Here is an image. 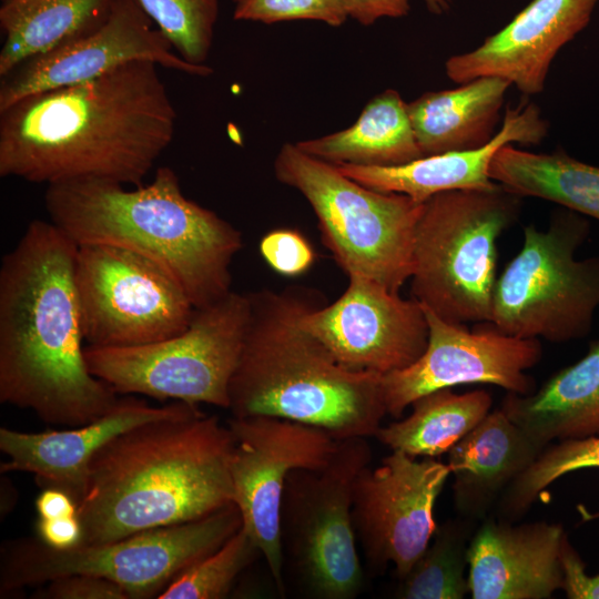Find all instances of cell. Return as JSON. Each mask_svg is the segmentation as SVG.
Here are the masks:
<instances>
[{
  "label": "cell",
  "instance_id": "836d02e7",
  "mask_svg": "<svg viewBox=\"0 0 599 599\" xmlns=\"http://www.w3.org/2000/svg\"><path fill=\"white\" fill-rule=\"evenodd\" d=\"M260 253L274 272L290 277L306 273L316 258L308 240L293 229H276L266 233L261 238Z\"/></svg>",
  "mask_w": 599,
  "mask_h": 599
},
{
  "label": "cell",
  "instance_id": "d6a6232c",
  "mask_svg": "<svg viewBox=\"0 0 599 599\" xmlns=\"http://www.w3.org/2000/svg\"><path fill=\"white\" fill-rule=\"evenodd\" d=\"M235 20L275 23L317 20L332 27L348 18L339 0H235Z\"/></svg>",
  "mask_w": 599,
  "mask_h": 599
},
{
  "label": "cell",
  "instance_id": "6da1fadb",
  "mask_svg": "<svg viewBox=\"0 0 599 599\" xmlns=\"http://www.w3.org/2000/svg\"><path fill=\"white\" fill-rule=\"evenodd\" d=\"M158 67L133 61L0 111V176L47 185L81 179L141 185L175 130Z\"/></svg>",
  "mask_w": 599,
  "mask_h": 599
},
{
  "label": "cell",
  "instance_id": "f35d334b",
  "mask_svg": "<svg viewBox=\"0 0 599 599\" xmlns=\"http://www.w3.org/2000/svg\"><path fill=\"white\" fill-rule=\"evenodd\" d=\"M39 518L51 519L78 515V502L64 490L43 488L35 500Z\"/></svg>",
  "mask_w": 599,
  "mask_h": 599
},
{
  "label": "cell",
  "instance_id": "cb8c5ba5",
  "mask_svg": "<svg viewBox=\"0 0 599 599\" xmlns=\"http://www.w3.org/2000/svg\"><path fill=\"white\" fill-rule=\"evenodd\" d=\"M510 82L480 77L407 103L423 155L480 148L495 136Z\"/></svg>",
  "mask_w": 599,
  "mask_h": 599
},
{
  "label": "cell",
  "instance_id": "74e56055",
  "mask_svg": "<svg viewBox=\"0 0 599 599\" xmlns=\"http://www.w3.org/2000/svg\"><path fill=\"white\" fill-rule=\"evenodd\" d=\"M348 17L369 26L380 18H399L409 11V0H339Z\"/></svg>",
  "mask_w": 599,
  "mask_h": 599
},
{
  "label": "cell",
  "instance_id": "f1b7e54d",
  "mask_svg": "<svg viewBox=\"0 0 599 599\" xmlns=\"http://www.w3.org/2000/svg\"><path fill=\"white\" fill-rule=\"evenodd\" d=\"M476 520L458 517L437 528L423 554L400 579L396 597L404 599H463L470 595L468 548Z\"/></svg>",
  "mask_w": 599,
  "mask_h": 599
},
{
  "label": "cell",
  "instance_id": "3957f363",
  "mask_svg": "<svg viewBox=\"0 0 599 599\" xmlns=\"http://www.w3.org/2000/svg\"><path fill=\"white\" fill-rule=\"evenodd\" d=\"M229 425L199 407L123 432L93 456L80 545L203 518L233 502Z\"/></svg>",
  "mask_w": 599,
  "mask_h": 599
},
{
  "label": "cell",
  "instance_id": "4316f807",
  "mask_svg": "<svg viewBox=\"0 0 599 599\" xmlns=\"http://www.w3.org/2000/svg\"><path fill=\"white\" fill-rule=\"evenodd\" d=\"M490 177L520 197L554 202L599 221V167L562 150L535 153L507 144L495 155Z\"/></svg>",
  "mask_w": 599,
  "mask_h": 599
},
{
  "label": "cell",
  "instance_id": "5bb4252c",
  "mask_svg": "<svg viewBox=\"0 0 599 599\" xmlns=\"http://www.w3.org/2000/svg\"><path fill=\"white\" fill-rule=\"evenodd\" d=\"M449 475L447 464L429 457L417 460L399 450L358 474L352 519L373 568L392 564L399 580L408 573L437 528L435 504Z\"/></svg>",
  "mask_w": 599,
  "mask_h": 599
},
{
  "label": "cell",
  "instance_id": "e575fe53",
  "mask_svg": "<svg viewBox=\"0 0 599 599\" xmlns=\"http://www.w3.org/2000/svg\"><path fill=\"white\" fill-rule=\"evenodd\" d=\"M33 595L41 599H130L118 583L91 575H68L42 585Z\"/></svg>",
  "mask_w": 599,
  "mask_h": 599
},
{
  "label": "cell",
  "instance_id": "8fae6325",
  "mask_svg": "<svg viewBox=\"0 0 599 599\" xmlns=\"http://www.w3.org/2000/svg\"><path fill=\"white\" fill-rule=\"evenodd\" d=\"M367 438L338 440L322 468L290 473L281 507V542L302 590L317 599H353L364 572L352 519L353 487L372 461Z\"/></svg>",
  "mask_w": 599,
  "mask_h": 599
},
{
  "label": "cell",
  "instance_id": "44dd1931",
  "mask_svg": "<svg viewBox=\"0 0 599 599\" xmlns=\"http://www.w3.org/2000/svg\"><path fill=\"white\" fill-rule=\"evenodd\" d=\"M547 132L540 109L531 102L519 103L506 109L499 131L480 148L424 155L397 166H336L366 187L424 203L445 191L493 189L497 183L490 177V165L497 152L511 143L538 144Z\"/></svg>",
  "mask_w": 599,
  "mask_h": 599
},
{
  "label": "cell",
  "instance_id": "e0dca14e",
  "mask_svg": "<svg viewBox=\"0 0 599 599\" xmlns=\"http://www.w3.org/2000/svg\"><path fill=\"white\" fill-rule=\"evenodd\" d=\"M135 0H113L104 19L92 30L31 58L0 82V111L19 100L47 90L99 78L133 61L209 77L212 69L183 60Z\"/></svg>",
  "mask_w": 599,
  "mask_h": 599
},
{
  "label": "cell",
  "instance_id": "52a82bcc",
  "mask_svg": "<svg viewBox=\"0 0 599 599\" xmlns=\"http://www.w3.org/2000/svg\"><path fill=\"white\" fill-rule=\"evenodd\" d=\"M274 173L309 203L323 244L347 276H365L399 293L412 276L423 203L366 187L292 143L281 148Z\"/></svg>",
  "mask_w": 599,
  "mask_h": 599
},
{
  "label": "cell",
  "instance_id": "277c9868",
  "mask_svg": "<svg viewBox=\"0 0 599 599\" xmlns=\"http://www.w3.org/2000/svg\"><path fill=\"white\" fill-rule=\"evenodd\" d=\"M247 295L248 321L229 388L232 417L298 422L336 440L374 437L387 415L383 375L346 368L301 325L323 296L297 286Z\"/></svg>",
  "mask_w": 599,
  "mask_h": 599
},
{
  "label": "cell",
  "instance_id": "7a4b0ae2",
  "mask_svg": "<svg viewBox=\"0 0 599 599\" xmlns=\"http://www.w3.org/2000/svg\"><path fill=\"white\" fill-rule=\"evenodd\" d=\"M78 244L33 220L0 266V402L75 427L118 394L89 370L74 284Z\"/></svg>",
  "mask_w": 599,
  "mask_h": 599
},
{
  "label": "cell",
  "instance_id": "7402d4cb",
  "mask_svg": "<svg viewBox=\"0 0 599 599\" xmlns=\"http://www.w3.org/2000/svg\"><path fill=\"white\" fill-rule=\"evenodd\" d=\"M501 410L489 413L448 450L459 516L486 518L505 489L545 449Z\"/></svg>",
  "mask_w": 599,
  "mask_h": 599
},
{
  "label": "cell",
  "instance_id": "d6986e66",
  "mask_svg": "<svg viewBox=\"0 0 599 599\" xmlns=\"http://www.w3.org/2000/svg\"><path fill=\"white\" fill-rule=\"evenodd\" d=\"M199 405L173 402L151 406L133 397L116 404L95 420L75 427L41 433L0 428V449L8 457L1 473L34 474L43 488L68 493L79 505L88 483L89 466L95 453L108 441L141 424L179 416Z\"/></svg>",
  "mask_w": 599,
  "mask_h": 599
},
{
  "label": "cell",
  "instance_id": "4dcf8cb0",
  "mask_svg": "<svg viewBox=\"0 0 599 599\" xmlns=\"http://www.w3.org/2000/svg\"><path fill=\"white\" fill-rule=\"evenodd\" d=\"M258 555H262L258 547L241 527L219 549L185 569L158 598H225L238 575Z\"/></svg>",
  "mask_w": 599,
  "mask_h": 599
},
{
  "label": "cell",
  "instance_id": "ab89813d",
  "mask_svg": "<svg viewBox=\"0 0 599 599\" xmlns=\"http://www.w3.org/2000/svg\"><path fill=\"white\" fill-rule=\"evenodd\" d=\"M433 13H441L448 9L450 0H425Z\"/></svg>",
  "mask_w": 599,
  "mask_h": 599
},
{
  "label": "cell",
  "instance_id": "8d00e7d4",
  "mask_svg": "<svg viewBox=\"0 0 599 599\" xmlns=\"http://www.w3.org/2000/svg\"><path fill=\"white\" fill-rule=\"evenodd\" d=\"M37 537L47 546L58 550L77 547L82 540V527L78 515L44 519L35 525Z\"/></svg>",
  "mask_w": 599,
  "mask_h": 599
},
{
  "label": "cell",
  "instance_id": "d4e9b609",
  "mask_svg": "<svg viewBox=\"0 0 599 599\" xmlns=\"http://www.w3.org/2000/svg\"><path fill=\"white\" fill-rule=\"evenodd\" d=\"M304 153L334 165L397 166L423 155L407 111L395 90L370 100L342 131L296 143Z\"/></svg>",
  "mask_w": 599,
  "mask_h": 599
},
{
  "label": "cell",
  "instance_id": "83f0119b",
  "mask_svg": "<svg viewBox=\"0 0 599 599\" xmlns=\"http://www.w3.org/2000/svg\"><path fill=\"white\" fill-rule=\"evenodd\" d=\"M491 395L484 389L456 394L443 388L412 403L404 419L380 426L375 438L390 450L434 458L448 450L488 414Z\"/></svg>",
  "mask_w": 599,
  "mask_h": 599
},
{
  "label": "cell",
  "instance_id": "ffe728a7",
  "mask_svg": "<svg viewBox=\"0 0 599 599\" xmlns=\"http://www.w3.org/2000/svg\"><path fill=\"white\" fill-rule=\"evenodd\" d=\"M567 537L560 524L484 518L468 548L471 598H551L564 588L561 550Z\"/></svg>",
  "mask_w": 599,
  "mask_h": 599
},
{
  "label": "cell",
  "instance_id": "9a60e30c",
  "mask_svg": "<svg viewBox=\"0 0 599 599\" xmlns=\"http://www.w3.org/2000/svg\"><path fill=\"white\" fill-rule=\"evenodd\" d=\"M423 308L429 329L426 349L409 366L383 375L387 414L400 418L420 396L464 384H490L520 395L536 389L526 372L541 359L539 339L507 335L490 323L469 331Z\"/></svg>",
  "mask_w": 599,
  "mask_h": 599
},
{
  "label": "cell",
  "instance_id": "9c48e42d",
  "mask_svg": "<svg viewBox=\"0 0 599 599\" xmlns=\"http://www.w3.org/2000/svg\"><path fill=\"white\" fill-rule=\"evenodd\" d=\"M589 232L585 215L565 207L546 230L525 226L520 251L497 277L489 323L520 338L586 337L599 307V256L575 255Z\"/></svg>",
  "mask_w": 599,
  "mask_h": 599
},
{
  "label": "cell",
  "instance_id": "ac0fdd59",
  "mask_svg": "<svg viewBox=\"0 0 599 599\" xmlns=\"http://www.w3.org/2000/svg\"><path fill=\"white\" fill-rule=\"evenodd\" d=\"M598 0H532L478 48L450 57L445 71L465 83L498 77L525 95L541 93L559 50L583 30Z\"/></svg>",
  "mask_w": 599,
  "mask_h": 599
},
{
  "label": "cell",
  "instance_id": "ba28073f",
  "mask_svg": "<svg viewBox=\"0 0 599 599\" xmlns=\"http://www.w3.org/2000/svg\"><path fill=\"white\" fill-rule=\"evenodd\" d=\"M242 527L231 502L196 520L124 538L58 550L37 538L4 541L0 593L42 586L68 575H91L121 586L130 599L159 597L185 569L219 549Z\"/></svg>",
  "mask_w": 599,
  "mask_h": 599
},
{
  "label": "cell",
  "instance_id": "30bf717a",
  "mask_svg": "<svg viewBox=\"0 0 599 599\" xmlns=\"http://www.w3.org/2000/svg\"><path fill=\"white\" fill-rule=\"evenodd\" d=\"M250 315L247 293L231 291L195 308L187 327L165 339L131 347L85 346L93 376L118 395L207 404L229 409V388Z\"/></svg>",
  "mask_w": 599,
  "mask_h": 599
},
{
  "label": "cell",
  "instance_id": "f546056e",
  "mask_svg": "<svg viewBox=\"0 0 599 599\" xmlns=\"http://www.w3.org/2000/svg\"><path fill=\"white\" fill-rule=\"evenodd\" d=\"M599 468V436L547 446L502 493L498 518L519 519L555 480L571 471Z\"/></svg>",
  "mask_w": 599,
  "mask_h": 599
},
{
  "label": "cell",
  "instance_id": "7c38bea8",
  "mask_svg": "<svg viewBox=\"0 0 599 599\" xmlns=\"http://www.w3.org/2000/svg\"><path fill=\"white\" fill-rule=\"evenodd\" d=\"M74 284L85 346H140L183 332L195 307L152 260L124 247L79 244Z\"/></svg>",
  "mask_w": 599,
  "mask_h": 599
},
{
  "label": "cell",
  "instance_id": "8992f818",
  "mask_svg": "<svg viewBox=\"0 0 599 599\" xmlns=\"http://www.w3.org/2000/svg\"><path fill=\"white\" fill-rule=\"evenodd\" d=\"M521 200L497 183L425 201L414 234L412 297L447 322L489 323L497 241L518 220Z\"/></svg>",
  "mask_w": 599,
  "mask_h": 599
},
{
  "label": "cell",
  "instance_id": "d590c367",
  "mask_svg": "<svg viewBox=\"0 0 599 599\" xmlns=\"http://www.w3.org/2000/svg\"><path fill=\"white\" fill-rule=\"evenodd\" d=\"M561 564L565 577L562 590L567 598L599 599V575H587L585 564L568 537L562 545Z\"/></svg>",
  "mask_w": 599,
  "mask_h": 599
},
{
  "label": "cell",
  "instance_id": "603a6c76",
  "mask_svg": "<svg viewBox=\"0 0 599 599\" xmlns=\"http://www.w3.org/2000/svg\"><path fill=\"white\" fill-rule=\"evenodd\" d=\"M500 409L544 447L554 440L599 436V339L539 389L527 395L507 393Z\"/></svg>",
  "mask_w": 599,
  "mask_h": 599
},
{
  "label": "cell",
  "instance_id": "4fadbf2b",
  "mask_svg": "<svg viewBox=\"0 0 599 599\" xmlns=\"http://www.w3.org/2000/svg\"><path fill=\"white\" fill-rule=\"evenodd\" d=\"M227 425L234 438L233 502L284 595L281 507L286 479L294 469L324 467L338 440L321 428L271 416L232 417Z\"/></svg>",
  "mask_w": 599,
  "mask_h": 599
},
{
  "label": "cell",
  "instance_id": "5b68a950",
  "mask_svg": "<svg viewBox=\"0 0 599 599\" xmlns=\"http://www.w3.org/2000/svg\"><path fill=\"white\" fill-rule=\"evenodd\" d=\"M44 204L50 221L75 244L124 247L162 266L195 308L232 291L231 264L243 247L241 232L187 199L169 166L135 189L100 179L50 184Z\"/></svg>",
  "mask_w": 599,
  "mask_h": 599
},
{
  "label": "cell",
  "instance_id": "1f68e13d",
  "mask_svg": "<svg viewBox=\"0 0 599 599\" xmlns=\"http://www.w3.org/2000/svg\"><path fill=\"white\" fill-rule=\"evenodd\" d=\"M186 62L203 65L219 17V0H135Z\"/></svg>",
  "mask_w": 599,
  "mask_h": 599
},
{
  "label": "cell",
  "instance_id": "484cf974",
  "mask_svg": "<svg viewBox=\"0 0 599 599\" xmlns=\"http://www.w3.org/2000/svg\"><path fill=\"white\" fill-rule=\"evenodd\" d=\"M113 0H1L0 77L97 27Z\"/></svg>",
  "mask_w": 599,
  "mask_h": 599
},
{
  "label": "cell",
  "instance_id": "2e32d148",
  "mask_svg": "<svg viewBox=\"0 0 599 599\" xmlns=\"http://www.w3.org/2000/svg\"><path fill=\"white\" fill-rule=\"evenodd\" d=\"M301 325L346 368L382 375L417 361L429 333L420 303L361 275H348L345 292L307 309Z\"/></svg>",
  "mask_w": 599,
  "mask_h": 599
}]
</instances>
